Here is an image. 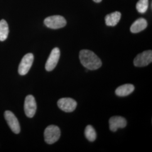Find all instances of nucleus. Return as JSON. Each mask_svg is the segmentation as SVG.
Listing matches in <instances>:
<instances>
[{"instance_id": "nucleus-13", "label": "nucleus", "mask_w": 152, "mask_h": 152, "mask_svg": "<svg viewBox=\"0 0 152 152\" xmlns=\"http://www.w3.org/2000/svg\"><path fill=\"white\" fill-rule=\"evenodd\" d=\"M135 90L133 85L127 83L120 86L115 90V94L118 96H126L131 94Z\"/></svg>"}, {"instance_id": "nucleus-1", "label": "nucleus", "mask_w": 152, "mask_h": 152, "mask_svg": "<svg viewBox=\"0 0 152 152\" xmlns=\"http://www.w3.org/2000/svg\"><path fill=\"white\" fill-rule=\"evenodd\" d=\"M79 58L82 65L88 70H96L102 65L100 59L92 51L82 50L80 52Z\"/></svg>"}, {"instance_id": "nucleus-6", "label": "nucleus", "mask_w": 152, "mask_h": 152, "mask_svg": "<svg viewBox=\"0 0 152 152\" xmlns=\"http://www.w3.org/2000/svg\"><path fill=\"white\" fill-rule=\"evenodd\" d=\"M24 112L29 118H32L36 112L37 104L35 98L32 95L26 96L24 102Z\"/></svg>"}, {"instance_id": "nucleus-3", "label": "nucleus", "mask_w": 152, "mask_h": 152, "mask_svg": "<svg viewBox=\"0 0 152 152\" xmlns=\"http://www.w3.org/2000/svg\"><path fill=\"white\" fill-rule=\"evenodd\" d=\"M44 24L47 27L57 29L64 27L66 24V21L63 16L53 15L46 18L44 20Z\"/></svg>"}, {"instance_id": "nucleus-4", "label": "nucleus", "mask_w": 152, "mask_h": 152, "mask_svg": "<svg viewBox=\"0 0 152 152\" xmlns=\"http://www.w3.org/2000/svg\"><path fill=\"white\" fill-rule=\"evenodd\" d=\"M152 61V51L147 50L137 55L134 60V64L137 67L147 66Z\"/></svg>"}, {"instance_id": "nucleus-7", "label": "nucleus", "mask_w": 152, "mask_h": 152, "mask_svg": "<svg viewBox=\"0 0 152 152\" xmlns=\"http://www.w3.org/2000/svg\"><path fill=\"white\" fill-rule=\"evenodd\" d=\"M60 56V51L59 49L58 48H55L53 49L50 54L49 58L48 59L46 63V70L48 72L53 71L58 64Z\"/></svg>"}, {"instance_id": "nucleus-9", "label": "nucleus", "mask_w": 152, "mask_h": 152, "mask_svg": "<svg viewBox=\"0 0 152 152\" xmlns=\"http://www.w3.org/2000/svg\"><path fill=\"white\" fill-rule=\"evenodd\" d=\"M4 116L12 131L16 134H19L20 131V126L16 116L10 110H6L5 112Z\"/></svg>"}, {"instance_id": "nucleus-5", "label": "nucleus", "mask_w": 152, "mask_h": 152, "mask_svg": "<svg viewBox=\"0 0 152 152\" xmlns=\"http://www.w3.org/2000/svg\"><path fill=\"white\" fill-rule=\"evenodd\" d=\"M33 60L34 56L31 53H28L24 56L18 68L19 75L24 76L27 74L32 65Z\"/></svg>"}, {"instance_id": "nucleus-2", "label": "nucleus", "mask_w": 152, "mask_h": 152, "mask_svg": "<svg viewBox=\"0 0 152 152\" xmlns=\"http://www.w3.org/2000/svg\"><path fill=\"white\" fill-rule=\"evenodd\" d=\"M60 129L55 125H50L46 127L44 132L45 141L48 144H53L60 138Z\"/></svg>"}, {"instance_id": "nucleus-14", "label": "nucleus", "mask_w": 152, "mask_h": 152, "mask_svg": "<svg viewBox=\"0 0 152 152\" xmlns=\"http://www.w3.org/2000/svg\"><path fill=\"white\" fill-rule=\"evenodd\" d=\"M9 27L7 22L4 19L0 21V41H4L9 34Z\"/></svg>"}, {"instance_id": "nucleus-15", "label": "nucleus", "mask_w": 152, "mask_h": 152, "mask_svg": "<svg viewBox=\"0 0 152 152\" xmlns=\"http://www.w3.org/2000/svg\"><path fill=\"white\" fill-rule=\"evenodd\" d=\"M85 137L89 141L93 142L96 139V133L94 127L91 125L86 126L85 130Z\"/></svg>"}, {"instance_id": "nucleus-8", "label": "nucleus", "mask_w": 152, "mask_h": 152, "mask_svg": "<svg viewBox=\"0 0 152 152\" xmlns=\"http://www.w3.org/2000/svg\"><path fill=\"white\" fill-rule=\"evenodd\" d=\"M77 105L76 100L70 98H61L58 102V106L59 108L67 113L73 112Z\"/></svg>"}, {"instance_id": "nucleus-16", "label": "nucleus", "mask_w": 152, "mask_h": 152, "mask_svg": "<svg viewBox=\"0 0 152 152\" xmlns=\"http://www.w3.org/2000/svg\"><path fill=\"white\" fill-rule=\"evenodd\" d=\"M149 6V0H139L136 5V10L139 13L146 12Z\"/></svg>"}, {"instance_id": "nucleus-12", "label": "nucleus", "mask_w": 152, "mask_h": 152, "mask_svg": "<svg viewBox=\"0 0 152 152\" xmlns=\"http://www.w3.org/2000/svg\"><path fill=\"white\" fill-rule=\"evenodd\" d=\"M121 14L118 11H115L107 15L105 17V24L108 26L114 27L120 22Z\"/></svg>"}, {"instance_id": "nucleus-11", "label": "nucleus", "mask_w": 152, "mask_h": 152, "mask_svg": "<svg viewBox=\"0 0 152 152\" xmlns=\"http://www.w3.org/2000/svg\"><path fill=\"white\" fill-rule=\"evenodd\" d=\"M148 23L144 18H139L133 23L130 27L131 32L133 33H139L147 27Z\"/></svg>"}, {"instance_id": "nucleus-17", "label": "nucleus", "mask_w": 152, "mask_h": 152, "mask_svg": "<svg viewBox=\"0 0 152 152\" xmlns=\"http://www.w3.org/2000/svg\"><path fill=\"white\" fill-rule=\"evenodd\" d=\"M94 2H96V3H99V2H102V0H93Z\"/></svg>"}, {"instance_id": "nucleus-10", "label": "nucleus", "mask_w": 152, "mask_h": 152, "mask_svg": "<svg viewBox=\"0 0 152 152\" xmlns=\"http://www.w3.org/2000/svg\"><path fill=\"white\" fill-rule=\"evenodd\" d=\"M109 125L110 130L115 132L118 129L125 128L127 125V121L122 117L114 116L109 119Z\"/></svg>"}]
</instances>
